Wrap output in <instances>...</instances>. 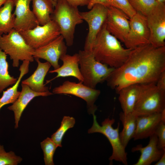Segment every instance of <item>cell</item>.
Masks as SVG:
<instances>
[{
	"mask_svg": "<svg viewBox=\"0 0 165 165\" xmlns=\"http://www.w3.org/2000/svg\"><path fill=\"white\" fill-rule=\"evenodd\" d=\"M0 48L9 56L14 67L19 66L20 61H34L35 49L27 44L20 33L14 28L0 36Z\"/></svg>",
	"mask_w": 165,
	"mask_h": 165,
	"instance_id": "obj_6",
	"label": "cell"
},
{
	"mask_svg": "<svg viewBox=\"0 0 165 165\" xmlns=\"http://www.w3.org/2000/svg\"><path fill=\"white\" fill-rule=\"evenodd\" d=\"M78 53L82 82L90 87L106 81L115 69L97 61L91 52L80 50Z\"/></svg>",
	"mask_w": 165,
	"mask_h": 165,
	"instance_id": "obj_5",
	"label": "cell"
},
{
	"mask_svg": "<svg viewBox=\"0 0 165 165\" xmlns=\"http://www.w3.org/2000/svg\"><path fill=\"white\" fill-rule=\"evenodd\" d=\"M52 93L71 94L83 99L86 102L88 113L93 115L97 109L94 103L100 95L101 91L90 87L81 81L76 83L66 81L61 85L55 87L52 90Z\"/></svg>",
	"mask_w": 165,
	"mask_h": 165,
	"instance_id": "obj_8",
	"label": "cell"
},
{
	"mask_svg": "<svg viewBox=\"0 0 165 165\" xmlns=\"http://www.w3.org/2000/svg\"><path fill=\"white\" fill-rule=\"evenodd\" d=\"M38 63L36 69L28 78L22 83L28 85L33 90L38 92L49 91V88L44 84L45 78L51 66L48 62H42L38 58H35Z\"/></svg>",
	"mask_w": 165,
	"mask_h": 165,
	"instance_id": "obj_20",
	"label": "cell"
},
{
	"mask_svg": "<svg viewBox=\"0 0 165 165\" xmlns=\"http://www.w3.org/2000/svg\"><path fill=\"white\" fill-rule=\"evenodd\" d=\"M22 160L13 151L6 152L4 146L0 144V165H17Z\"/></svg>",
	"mask_w": 165,
	"mask_h": 165,
	"instance_id": "obj_30",
	"label": "cell"
},
{
	"mask_svg": "<svg viewBox=\"0 0 165 165\" xmlns=\"http://www.w3.org/2000/svg\"><path fill=\"white\" fill-rule=\"evenodd\" d=\"M148 144L143 147L138 145L133 148L132 152L139 151L141 155L138 161L134 165H150L152 163L157 161L165 152V150L158 147V138L154 134L149 137Z\"/></svg>",
	"mask_w": 165,
	"mask_h": 165,
	"instance_id": "obj_17",
	"label": "cell"
},
{
	"mask_svg": "<svg viewBox=\"0 0 165 165\" xmlns=\"http://www.w3.org/2000/svg\"></svg>",
	"mask_w": 165,
	"mask_h": 165,
	"instance_id": "obj_41",
	"label": "cell"
},
{
	"mask_svg": "<svg viewBox=\"0 0 165 165\" xmlns=\"http://www.w3.org/2000/svg\"><path fill=\"white\" fill-rule=\"evenodd\" d=\"M97 3L102 4L107 7L110 6L108 0H91L87 6L88 9H90L95 4Z\"/></svg>",
	"mask_w": 165,
	"mask_h": 165,
	"instance_id": "obj_35",
	"label": "cell"
},
{
	"mask_svg": "<svg viewBox=\"0 0 165 165\" xmlns=\"http://www.w3.org/2000/svg\"><path fill=\"white\" fill-rule=\"evenodd\" d=\"M30 63L28 61H23L19 69L20 72L16 82L12 87L3 91L2 95L0 98V110L5 105L13 103L18 98L20 92L18 90V88L22 77L29 72Z\"/></svg>",
	"mask_w": 165,
	"mask_h": 165,
	"instance_id": "obj_22",
	"label": "cell"
},
{
	"mask_svg": "<svg viewBox=\"0 0 165 165\" xmlns=\"http://www.w3.org/2000/svg\"><path fill=\"white\" fill-rule=\"evenodd\" d=\"M139 93L132 113L137 116L160 113L165 109V91L155 83L140 84Z\"/></svg>",
	"mask_w": 165,
	"mask_h": 165,
	"instance_id": "obj_4",
	"label": "cell"
},
{
	"mask_svg": "<svg viewBox=\"0 0 165 165\" xmlns=\"http://www.w3.org/2000/svg\"><path fill=\"white\" fill-rule=\"evenodd\" d=\"M51 18L58 26L67 46H72L75 27L83 21L78 7L71 5L65 0H57Z\"/></svg>",
	"mask_w": 165,
	"mask_h": 165,
	"instance_id": "obj_3",
	"label": "cell"
},
{
	"mask_svg": "<svg viewBox=\"0 0 165 165\" xmlns=\"http://www.w3.org/2000/svg\"><path fill=\"white\" fill-rule=\"evenodd\" d=\"M63 37L60 35L48 44L35 49L33 56L35 58L42 59L49 62L57 69L60 66L59 60L63 55L66 54L67 45Z\"/></svg>",
	"mask_w": 165,
	"mask_h": 165,
	"instance_id": "obj_14",
	"label": "cell"
},
{
	"mask_svg": "<svg viewBox=\"0 0 165 165\" xmlns=\"http://www.w3.org/2000/svg\"><path fill=\"white\" fill-rule=\"evenodd\" d=\"M157 2L160 3H165V0H156Z\"/></svg>",
	"mask_w": 165,
	"mask_h": 165,
	"instance_id": "obj_39",
	"label": "cell"
},
{
	"mask_svg": "<svg viewBox=\"0 0 165 165\" xmlns=\"http://www.w3.org/2000/svg\"><path fill=\"white\" fill-rule=\"evenodd\" d=\"M63 64L58 68L49 71V73H56L57 75L53 79L46 81V84L56 78L68 76L73 77L79 81L83 82V79L79 68V57L78 53L71 55L65 54L60 58Z\"/></svg>",
	"mask_w": 165,
	"mask_h": 165,
	"instance_id": "obj_18",
	"label": "cell"
},
{
	"mask_svg": "<svg viewBox=\"0 0 165 165\" xmlns=\"http://www.w3.org/2000/svg\"><path fill=\"white\" fill-rule=\"evenodd\" d=\"M7 56L0 48V93L9 86L14 84L17 79L9 74Z\"/></svg>",
	"mask_w": 165,
	"mask_h": 165,
	"instance_id": "obj_26",
	"label": "cell"
},
{
	"mask_svg": "<svg viewBox=\"0 0 165 165\" xmlns=\"http://www.w3.org/2000/svg\"><path fill=\"white\" fill-rule=\"evenodd\" d=\"M75 119L73 117L64 116L60 127L51 136V138L58 147H61L63 138L66 131L73 127L75 123Z\"/></svg>",
	"mask_w": 165,
	"mask_h": 165,
	"instance_id": "obj_27",
	"label": "cell"
},
{
	"mask_svg": "<svg viewBox=\"0 0 165 165\" xmlns=\"http://www.w3.org/2000/svg\"><path fill=\"white\" fill-rule=\"evenodd\" d=\"M146 18L150 33L149 43L156 47L165 46V3H160Z\"/></svg>",
	"mask_w": 165,
	"mask_h": 165,
	"instance_id": "obj_12",
	"label": "cell"
},
{
	"mask_svg": "<svg viewBox=\"0 0 165 165\" xmlns=\"http://www.w3.org/2000/svg\"><path fill=\"white\" fill-rule=\"evenodd\" d=\"M157 162V163L154 164L155 165H165V152L159 160Z\"/></svg>",
	"mask_w": 165,
	"mask_h": 165,
	"instance_id": "obj_36",
	"label": "cell"
},
{
	"mask_svg": "<svg viewBox=\"0 0 165 165\" xmlns=\"http://www.w3.org/2000/svg\"><path fill=\"white\" fill-rule=\"evenodd\" d=\"M32 11L39 25H43L50 21L54 6L51 0H32Z\"/></svg>",
	"mask_w": 165,
	"mask_h": 165,
	"instance_id": "obj_24",
	"label": "cell"
},
{
	"mask_svg": "<svg viewBox=\"0 0 165 165\" xmlns=\"http://www.w3.org/2000/svg\"><path fill=\"white\" fill-rule=\"evenodd\" d=\"M46 165H54L53 157L58 146L51 138H47L40 143Z\"/></svg>",
	"mask_w": 165,
	"mask_h": 165,
	"instance_id": "obj_29",
	"label": "cell"
},
{
	"mask_svg": "<svg viewBox=\"0 0 165 165\" xmlns=\"http://www.w3.org/2000/svg\"><path fill=\"white\" fill-rule=\"evenodd\" d=\"M7 0H0V8L1 6L6 2Z\"/></svg>",
	"mask_w": 165,
	"mask_h": 165,
	"instance_id": "obj_38",
	"label": "cell"
},
{
	"mask_svg": "<svg viewBox=\"0 0 165 165\" xmlns=\"http://www.w3.org/2000/svg\"><path fill=\"white\" fill-rule=\"evenodd\" d=\"M158 138V147L165 150V123L161 121L155 132Z\"/></svg>",
	"mask_w": 165,
	"mask_h": 165,
	"instance_id": "obj_32",
	"label": "cell"
},
{
	"mask_svg": "<svg viewBox=\"0 0 165 165\" xmlns=\"http://www.w3.org/2000/svg\"><path fill=\"white\" fill-rule=\"evenodd\" d=\"M150 33L146 17L136 12L130 19V29L123 42L126 48L133 49L149 43Z\"/></svg>",
	"mask_w": 165,
	"mask_h": 165,
	"instance_id": "obj_11",
	"label": "cell"
},
{
	"mask_svg": "<svg viewBox=\"0 0 165 165\" xmlns=\"http://www.w3.org/2000/svg\"><path fill=\"white\" fill-rule=\"evenodd\" d=\"M14 7L13 0H7L0 8V36L14 28L15 16L12 13Z\"/></svg>",
	"mask_w": 165,
	"mask_h": 165,
	"instance_id": "obj_25",
	"label": "cell"
},
{
	"mask_svg": "<svg viewBox=\"0 0 165 165\" xmlns=\"http://www.w3.org/2000/svg\"><path fill=\"white\" fill-rule=\"evenodd\" d=\"M19 32L27 44L34 49L45 45L61 35L58 26L52 20L43 25Z\"/></svg>",
	"mask_w": 165,
	"mask_h": 165,
	"instance_id": "obj_9",
	"label": "cell"
},
{
	"mask_svg": "<svg viewBox=\"0 0 165 165\" xmlns=\"http://www.w3.org/2000/svg\"><path fill=\"white\" fill-rule=\"evenodd\" d=\"M136 12L147 17L158 6L156 0H129Z\"/></svg>",
	"mask_w": 165,
	"mask_h": 165,
	"instance_id": "obj_28",
	"label": "cell"
},
{
	"mask_svg": "<svg viewBox=\"0 0 165 165\" xmlns=\"http://www.w3.org/2000/svg\"><path fill=\"white\" fill-rule=\"evenodd\" d=\"M15 7L14 29L19 32L32 29L39 25L30 5L32 0H13Z\"/></svg>",
	"mask_w": 165,
	"mask_h": 165,
	"instance_id": "obj_15",
	"label": "cell"
},
{
	"mask_svg": "<svg viewBox=\"0 0 165 165\" xmlns=\"http://www.w3.org/2000/svg\"><path fill=\"white\" fill-rule=\"evenodd\" d=\"M52 2H53L54 5V7L55 6L56 4V3H57V0H51Z\"/></svg>",
	"mask_w": 165,
	"mask_h": 165,
	"instance_id": "obj_40",
	"label": "cell"
},
{
	"mask_svg": "<svg viewBox=\"0 0 165 165\" xmlns=\"http://www.w3.org/2000/svg\"><path fill=\"white\" fill-rule=\"evenodd\" d=\"M22 90L16 100L8 109L14 113L15 129L18 127V124L22 114L29 102L35 97L38 96L46 97L54 94L49 91L38 92L32 90L28 85L21 83Z\"/></svg>",
	"mask_w": 165,
	"mask_h": 165,
	"instance_id": "obj_16",
	"label": "cell"
},
{
	"mask_svg": "<svg viewBox=\"0 0 165 165\" xmlns=\"http://www.w3.org/2000/svg\"><path fill=\"white\" fill-rule=\"evenodd\" d=\"M107 31L123 43L130 29V18L122 11L113 6L107 7L105 22Z\"/></svg>",
	"mask_w": 165,
	"mask_h": 165,
	"instance_id": "obj_13",
	"label": "cell"
},
{
	"mask_svg": "<svg viewBox=\"0 0 165 165\" xmlns=\"http://www.w3.org/2000/svg\"><path fill=\"white\" fill-rule=\"evenodd\" d=\"M165 70V46L150 44L132 49L124 63L115 68L106 80L107 85L118 92L133 84L156 83Z\"/></svg>",
	"mask_w": 165,
	"mask_h": 165,
	"instance_id": "obj_1",
	"label": "cell"
},
{
	"mask_svg": "<svg viewBox=\"0 0 165 165\" xmlns=\"http://www.w3.org/2000/svg\"><path fill=\"white\" fill-rule=\"evenodd\" d=\"M132 49L124 48L106 29L104 24L93 45L91 52L98 61L114 68L122 65Z\"/></svg>",
	"mask_w": 165,
	"mask_h": 165,
	"instance_id": "obj_2",
	"label": "cell"
},
{
	"mask_svg": "<svg viewBox=\"0 0 165 165\" xmlns=\"http://www.w3.org/2000/svg\"><path fill=\"white\" fill-rule=\"evenodd\" d=\"M107 7L100 4H96L90 10L80 12L83 20L87 23L89 31L85 42L84 50L91 52L93 45L104 24L107 16Z\"/></svg>",
	"mask_w": 165,
	"mask_h": 165,
	"instance_id": "obj_10",
	"label": "cell"
},
{
	"mask_svg": "<svg viewBox=\"0 0 165 165\" xmlns=\"http://www.w3.org/2000/svg\"><path fill=\"white\" fill-rule=\"evenodd\" d=\"M156 84L159 88L165 91V70L163 71L160 75Z\"/></svg>",
	"mask_w": 165,
	"mask_h": 165,
	"instance_id": "obj_34",
	"label": "cell"
},
{
	"mask_svg": "<svg viewBox=\"0 0 165 165\" xmlns=\"http://www.w3.org/2000/svg\"><path fill=\"white\" fill-rule=\"evenodd\" d=\"M71 5L78 7L79 6H87L91 0H65Z\"/></svg>",
	"mask_w": 165,
	"mask_h": 165,
	"instance_id": "obj_33",
	"label": "cell"
},
{
	"mask_svg": "<svg viewBox=\"0 0 165 165\" xmlns=\"http://www.w3.org/2000/svg\"><path fill=\"white\" fill-rule=\"evenodd\" d=\"M161 121V112L138 116L134 140L146 138L155 134Z\"/></svg>",
	"mask_w": 165,
	"mask_h": 165,
	"instance_id": "obj_19",
	"label": "cell"
},
{
	"mask_svg": "<svg viewBox=\"0 0 165 165\" xmlns=\"http://www.w3.org/2000/svg\"><path fill=\"white\" fill-rule=\"evenodd\" d=\"M93 115V123L92 127L88 130V133H99L105 135L108 139L112 148V154L109 158L110 162L114 160L127 165V153L120 138L119 123L116 128H114L112 125L115 122V119L107 118L102 123L101 126H100L97 121L95 114Z\"/></svg>",
	"mask_w": 165,
	"mask_h": 165,
	"instance_id": "obj_7",
	"label": "cell"
},
{
	"mask_svg": "<svg viewBox=\"0 0 165 165\" xmlns=\"http://www.w3.org/2000/svg\"><path fill=\"white\" fill-rule=\"evenodd\" d=\"M137 116L132 112L125 114L121 112L119 119L123 126V129L119 133V137L123 146L126 148L130 140L133 138L136 127Z\"/></svg>",
	"mask_w": 165,
	"mask_h": 165,
	"instance_id": "obj_23",
	"label": "cell"
},
{
	"mask_svg": "<svg viewBox=\"0 0 165 165\" xmlns=\"http://www.w3.org/2000/svg\"><path fill=\"white\" fill-rule=\"evenodd\" d=\"M161 121L165 123V109L161 112Z\"/></svg>",
	"mask_w": 165,
	"mask_h": 165,
	"instance_id": "obj_37",
	"label": "cell"
},
{
	"mask_svg": "<svg viewBox=\"0 0 165 165\" xmlns=\"http://www.w3.org/2000/svg\"><path fill=\"white\" fill-rule=\"evenodd\" d=\"M140 84H133L126 86L118 92V99L123 113L132 112L140 89Z\"/></svg>",
	"mask_w": 165,
	"mask_h": 165,
	"instance_id": "obj_21",
	"label": "cell"
},
{
	"mask_svg": "<svg viewBox=\"0 0 165 165\" xmlns=\"http://www.w3.org/2000/svg\"><path fill=\"white\" fill-rule=\"evenodd\" d=\"M110 6L117 8L123 12L130 19L136 12L129 0H108Z\"/></svg>",
	"mask_w": 165,
	"mask_h": 165,
	"instance_id": "obj_31",
	"label": "cell"
}]
</instances>
